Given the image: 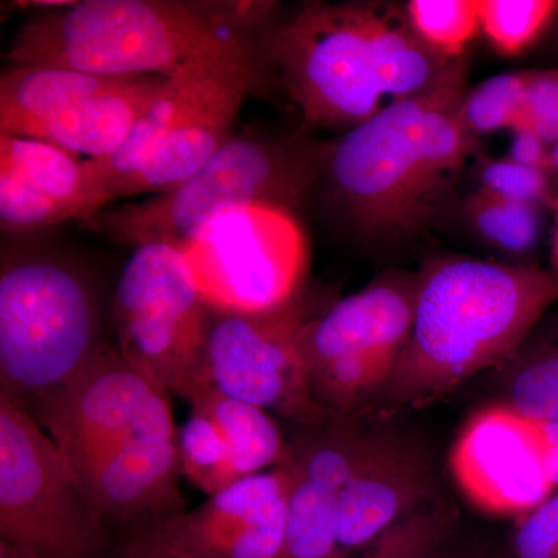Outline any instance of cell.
<instances>
[{"label": "cell", "instance_id": "cell-1", "mask_svg": "<svg viewBox=\"0 0 558 558\" xmlns=\"http://www.w3.org/2000/svg\"><path fill=\"white\" fill-rule=\"evenodd\" d=\"M468 75L459 58L427 89L329 142L317 191L352 236L403 244L446 215L476 146L459 119Z\"/></svg>", "mask_w": 558, "mask_h": 558}, {"label": "cell", "instance_id": "cell-2", "mask_svg": "<svg viewBox=\"0 0 558 558\" xmlns=\"http://www.w3.org/2000/svg\"><path fill=\"white\" fill-rule=\"evenodd\" d=\"M260 60L311 128L352 130L427 89L451 62L417 38L405 7L307 3L260 32Z\"/></svg>", "mask_w": 558, "mask_h": 558}, {"label": "cell", "instance_id": "cell-3", "mask_svg": "<svg viewBox=\"0 0 558 558\" xmlns=\"http://www.w3.org/2000/svg\"><path fill=\"white\" fill-rule=\"evenodd\" d=\"M417 275L410 337L377 402H427L501 365L558 301L550 267L446 256Z\"/></svg>", "mask_w": 558, "mask_h": 558}, {"label": "cell", "instance_id": "cell-4", "mask_svg": "<svg viewBox=\"0 0 558 558\" xmlns=\"http://www.w3.org/2000/svg\"><path fill=\"white\" fill-rule=\"evenodd\" d=\"M255 47L213 20L202 2L81 0L32 16L5 60L101 76L229 73L260 80Z\"/></svg>", "mask_w": 558, "mask_h": 558}, {"label": "cell", "instance_id": "cell-5", "mask_svg": "<svg viewBox=\"0 0 558 558\" xmlns=\"http://www.w3.org/2000/svg\"><path fill=\"white\" fill-rule=\"evenodd\" d=\"M105 344L100 289L86 267L57 250H3L0 398L32 416Z\"/></svg>", "mask_w": 558, "mask_h": 558}, {"label": "cell", "instance_id": "cell-6", "mask_svg": "<svg viewBox=\"0 0 558 558\" xmlns=\"http://www.w3.org/2000/svg\"><path fill=\"white\" fill-rule=\"evenodd\" d=\"M329 143L295 134L247 131L174 189L148 199L105 208L86 220L117 244L185 248L230 209L269 205L295 213L317 193Z\"/></svg>", "mask_w": 558, "mask_h": 558}, {"label": "cell", "instance_id": "cell-7", "mask_svg": "<svg viewBox=\"0 0 558 558\" xmlns=\"http://www.w3.org/2000/svg\"><path fill=\"white\" fill-rule=\"evenodd\" d=\"M0 542L33 558H106L116 545L53 439L3 398Z\"/></svg>", "mask_w": 558, "mask_h": 558}, {"label": "cell", "instance_id": "cell-8", "mask_svg": "<svg viewBox=\"0 0 558 558\" xmlns=\"http://www.w3.org/2000/svg\"><path fill=\"white\" fill-rule=\"evenodd\" d=\"M213 310L185 255L165 244L132 248L112 299L117 349L168 395L202 385Z\"/></svg>", "mask_w": 558, "mask_h": 558}, {"label": "cell", "instance_id": "cell-9", "mask_svg": "<svg viewBox=\"0 0 558 558\" xmlns=\"http://www.w3.org/2000/svg\"><path fill=\"white\" fill-rule=\"evenodd\" d=\"M417 286V274L395 271L304 323L299 349L318 409L351 417L377 402L409 340Z\"/></svg>", "mask_w": 558, "mask_h": 558}, {"label": "cell", "instance_id": "cell-10", "mask_svg": "<svg viewBox=\"0 0 558 558\" xmlns=\"http://www.w3.org/2000/svg\"><path fill=\"white\" fill-rule=\"evenodd\" d=\"M167 81L10 65L0 75V135L40 140L86 160L105 159L123 145Z\"/></svg>", "mask_w": 558, "mask_h": 558}, {"label": "cell", "instance_id": "cell-11", "mask_svg": "<svg viewBox=\"0 0 558 558\" xmlns=\"http://www.w3.org/2000/svg\"><path fill=\"white\" fill-rule=\"evenodd\" d=\"M180 252L215 311H277L295 303L303 292L306 238L295 213L288 209H230Z\"/></svg>", "mask_w": 558, "mask_h": 558}, {"label": "cell", "instance_id": "cell-12", "mask_svg": "<svg viewBox=\"0 0 558 558\" xmlns=\"http://www.w3.org/2000/svg\"><path fill=\"white\" fill-rule=\"evenodd\" d=\"M32 417L53 439L73 472L138 436H175L170 395L106 343L94 360Z\"/></svg>", "mask_w": 558, "mask_h": 558}, {"label": "cell", "instance_id": "cell-13", "mask_svg": "<svg viewBox=\"0 0 558 558\" xmlns=\"http://www.w3.org/2000/svg\"><path fill=\"white\" fill-rule=\"evenodd\" d=\"M307 319L301 299L259 314L213 310L202 385L295 425L326 416L312 399L299 349Z\"/></svg>", "mask_w": 558, "mask_h": 558}, {"label": "cell", "instance_id": "cell-14", "mask_svg": "<svg viewBox=\"0 0 558 558\" xmlns=\"http://www.w3.org/2000/svg\"><path fill=\"white\" fill-rule=\"evenodd\" d=\"M450 468L462 494L494 515L520 519L557 492L534 418L508 402L470 418L451 450Z\"/></svg>", "mask_w": 558, "mask_h": 558}, {"label": "cell", "instance_id": "cell-15", "mask_svg": "<svg viewBox=\"0 0 558 558\" xmlns=\"http://www.w3.org/2000/svg\"><path fill=\"white\" fill-rule=\"evenodd\" d=\"M288 469L245 476L193 510L146 521L182 558H281L288 526Z\"/></svg>", "mask_w": 558, "mask_h": 558}, {"label": "cell", "instance_id": "cell-16", "mask_svg": "<svg viewBox=\"0 0 558 558\" xmlns=\"http://www.w3.org/2000/svg\"><path fill=\"white\" fill-rule=\"evenodd\" d=\"M258 78L211 73L191 81L189 95L170 130L142 167L113 194V202L159 194L204 168L234 137L238 116Z\"/></svg>", "mask_w": 558, "mask_h": 558}, {"label": "cell", "instance_id": "cell-17", "mask_svg": "<svg viewBox=\"0 0 558 558\" xmlns=\"http://www.w3.org/2000/svg\"><path fill=\"white\" fill-rule=\"evenodd\" d=\"M435 490L427 454L414 444L376 433L368 457L340 492L339 546H371L424 509Z\"/></svg>", "mask_w": 558, "mask_h": 558}, {"label": "cell", "instance_id": "cell-18", "mask_svg": "<svg viewBox=\"0 0 558 558\" xmlns=\"http://www.w3.org/2000/svg\"><path fill=\"white\" fill-rule=\"evenodd\" d=\"M175 436H138L76 473L108 526H135L185 510Z\"/></svg>", "mask_w": 558, "mask_h": 558}, {"label": "cell", "instance_id": "cell-19", "mask_svg": "<svg viewBox=\"0 0 558 558\" xmlns=\"http://www.w3.org/2000/svg\"><path fill=\"white\" fill-rule=\"evenodd\" d=\"M0 171L17 175L75 219L89 220L106 208L84 160L51 143L0 135Z\"/></svg>", "mask_w": 558, "mask_h": 558}, {"label": "cell", "instance_id": "cell-20", "mask_svg": "<svg viewBox=\"0 0 558 558\" xmlns=\"http://www.w3.org/2000/svg\"><path fill=\"white\" fill-rule=\"evenodd\" d=\"M189 402L193 411L211 418L222 432L240 480L267 468L277 469L288 457L289 440L266 410L223 396L209 385L197 388Z\"/></svg>", "mask_w": 558, "mask_h": 558}, {"label": "cell", "instance_id": "cell-21", "mask_svg": "<svg viewBox=\"0 0 558 558\" xmlns=\"http://www.w3.org/2000/svg\"><path fill=\"white\" fill-rule=\"evenodd\" d=\"M289 476L288 526L281 558L333 556L340 548L339 497L292 472Z\"/></svg>", "mask_w": 558, "mask_h": 558}, {"label": "cell", "instance_id": "cell-22", "mask_svg": "<svg viewBox=\"0 0 558 558\" xmlns=\"http://www.w3.org/2000/svg\"><path fill=\"white\" fill-rule=\"evenodd\" d=\"M464 215L480 240L510 255H523L538 244L542 207L475 191L464 201Z\"/></svg>", "mask_w": 558, "mask_h": 558}, {"label": "cell", "instance_id": "cell-23", "mask_svg": "<svg viewBox=\"0 0 558 558\" xmlns=\"http://www.w3.org/2000/svg\"><path fill=\"white\" fill-rule=\"evenodd\" d=\"M180 472L208 497L240 481L234 470L229 442L218 425L205 414L193 411L178 428Z\"/></svg>", "mask_w": 558, "mask_h": 558}, {"label": "cell", "instance_id": "cell-24", "mask_svg": "<svg viewBox=\"0 0 558 558\" xmlns=\"http://www.w3.org/2000/svg\"><path fill=\"white\" fill-rule=\"evenodd\" d=\"M481 33L498 53L519 57L558 17L556 0H478Z\"/></svg>", "mask_w": 558, "mask_h": 558}, {"label": "cell", "instance_id": "cell-25", "mask_svg": "<svg viewBox=\"0 0 558 558\" xmlns=\"http://www.w3.org/2000/svg\"><path fill=\"white\" fill-rule=\"evenodd\" d=\"M405 11L417 38L449 61L465 57L481 32L478 0H410Z\"/></svg>", "mask_w": 558, "mask_h": 558}, {"label": "cell", "instance_id": "cell-26", "mask_svg": "<svg viewBox=\"0 0 558 558\" xmlns=\"http://www.w3.org/2000/svg\"><path fill=\"white\" fill-rule=\"evenodd\" d=\"M459 119L472 137L527 126L524 72L501 73L465 94Z\"/></svg>", "mask_w": 558, "mask_h": 558}, {"label": "cell", "instance_id": "cell-27", "mask_svg": "<svg viewBox=\"0 0 558 558\" xmlns=\"http://www.w3.org/2000/svg\"><path fill=\"white\" fill-rule=\"evenodd\" d=\"M506 402L529 417L558 424V343L537 344L513 363Z\"/></svg>", "mask_w": 558, "mask_h": 558}, {"label": "cell", "instance_id": "cell-28", "mask_svg": "<svg viewBox=\"0 0 558 558\" xmlns=\"http://www.w3.org/2000/svg\"><path fill=\"white\" fill-rule=\"evenodd\" d=\"M454 524L453 510L424 508L389 529L362 558H429L442 548ZM329 558H347L337 550Z\"/></svg>", "mask_w": 558, "mask_h": 558}, {"label": "cell", "instance_id": "cell-29", "mask_svg": "<svg viewBox=\"0 0 558 558\" xmlns=\"http://www.w3.org/2000/svg\"><path fill=\"white\" fill-rule=\"evenodd\" d=\"M75 219L61 204L9 171H0V226L5 233L27 234Z\"/></svg>", "mask_w": 558, "mask_h": 558}, {"label": "cell", "instance_id": "cell-30", "mask_svg": "<svg viewBox=\"0 0 558 558\" xmlns=\"http://www.w3.org/2000/svg\"><path fill=\"white\" fill-rule=\"evenodd\" d=\"M478 191L501 197V199L523 202V204L557 205L550 189L549 172L524 167L509 157L487 160L478 174Z\"/></svg>", "mask_w": 558, "mask_h": 558}, {"label": "cell", "instance_id": "cell-31", "mask_svg": "<svg viewBox=\"0 0 558 558\" xmlns=\"http://www.w3.org/2000/svg\"><path fill=\"white\" fill-rule=\"evenodd\" d=\"M510 548L513 558H558V490L520 517Z\"/></svg>", "mask_w": 558, "mask_h": 558}, {"label": "cell", "instance_id": "cell-32", "mask_svg": "<svg viewBox=\"0 0 558 558\" xmlns=\"http://www.w3.org/2000/svg\"><path fill=\"white\" fill-rule=\"evenodd\" d=\"M527 126L554 149L558 143V69L524 70Z\"/></svg>", "mask_w": 558, "mask_h": 558}, {"label": "cell", "instance_id": "cell-33", "mask_svg": "<svg viewBox=\"0 0 558 558\" xmlns=\"http://www.w3.org/2000/svg\"><path fill=\"white\" fill-rule=\"evenodd\" d=\"M553 150L531 128L523 126L512 132V142L506 157L524 167L550 172L554 171Z\"/></svg>", "mask_w": 558, "mask_h": 558}, {"label": "cell", "instance_id": "cell-34", "mask_svg": "<svg viewBox=\"0 0 558 558\" xmlns=\"http://www.w3.org/2000/svg\"><path fill=\"white\" fill-rule=\"evenodd\" d=\"M134 531L113 545L106 558H182L161 545L150 532L148 523L135 524Z\"/></svg>", "mask_w": 558, "mask_h": 558}, {"label": "cell", "instance_id": "cell-35", "mask_svg": "<svg viewBox=\"0 0 558 558\" xmlns=\"http://www.w3.org/2000/svg\"><path fill=\"white\" fill-rule=\"evenodd\" d=\"M537 425L539 440L545 449L546 464H548L550 480L558 490V424L554 422L538 421L534 418Z\"/></svg>", "mask_w": 558, "mask_h": 558}, {"label": "cell", "instance_id": "cell-36", "mask_svg": "<svg viewBox=\"0 0 558 558\" xmlns=\"http://www.w3.org/2000/svg\"><path fill=\"white\" fill-rule=\"evenodd\" d=\"M556 208V227H554L553 245H550V269L558 275V202Z\"/></svg>", "mask_w": 558, "mask_h": 558}, {"label": "cell", "instance_id": "cell-37", "mask_svg": "<svg viewBox=\"0 0 558 558\" xmlns=\"http://www.w3.org/2000/svg\"><path fill=\"white\" fill-rule=\"evenodd\" d=\"M0 558H33L22 550L13 548L9 543L0 542Z\"/></svg>", "mask_w": 558, "mask_h": 558}, {"label": "cell", "instance_id": "cell-38", "mask_svg": "<svg viewBox=\"0 0 558 558\" xmlns=\"http://www.w3.org/2000/svg\"><path fill=\"white\" fill-rule=\"evenodd\" d=\"M553 159H554V172H557V174H558V143L556 146H554Z\"/></svg>", "mask_w": 558, "mask_h": 558}, {"label": "cell", "instance_id": "cell-39", "mask_svg": "<svg viewBox=\"0 0 558 558\" xmlns=\"http://www.w3.org/2000/svg\"><path fill=\"white\" fill-rule=\"evenodd\" d=\"M429 558H436V554H433V556H432V557H429Z\"/></svg>", "mask_w": 558, "mask_h": 558}, {"label": "cell", "instance_id": "cell-40", "mask_svg": "<svg viewBox=\"0 0 558 558\" xmlns=\"http://www.w3.org/2000/svg\"><path fill=\"white\" fill-rule=\"evenodd\" d=\"M557 20H558V17H557Z\"/></svg>", "mask_w": 558, "mask_h": 558}, {"label": "cell", "instance_id": "cell-41", "mask_svg": "<svg viewBox=\"0 0 558 558\" xmlns=\"http://www.w3.org/2000/svg\"><path fill=\"white\" fill-rule=\"evenodd\" d=\"M558 329V328H557Z\"/></svg>", "mask_w": 558, "mask_h": 558}]
</instances>
